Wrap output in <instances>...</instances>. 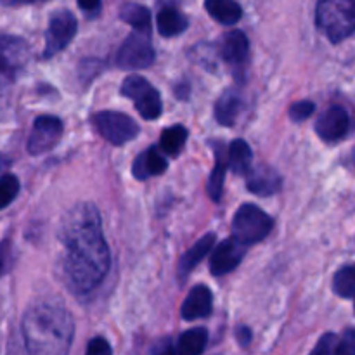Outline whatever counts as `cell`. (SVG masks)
<instances>
[{
    "label": "cell",
    "mask_w": 355,
    "mask_h": 355,
    "mask_svg": "<svg viewBox=\"0 0 355 355\" xmlns=\"http://www.w3.org/2000/svg\"><path fill=\"white\" fill-rule=\"evenodd\" d=\"M252 162H253V153L252 148L246 141L238 139V141L232 142L229 146V168L236 173V175H245L252 170Z\"/></svg>",
    "instance_id": "44dd1931"
},
{
    "label": "cell",
    "mask_w": 355,
    "mask_h": 355,
    "mask_svg": "<svg viewBox=\"0 0 355 355\" xmlns=\"http://www.w3.org/2000/svg\"><path fill=\"white\" fill-rule=\"evenodd\" d=\"M10 259H12V248H10V241L0 243V276L9 270Z\"/></svg>",
    "instance_id": "1f68e13d"
},
{
    "label": "cell",
    "mask_w": 355,
    "mask_h": 355,
    "mask_svg": "<svg viewBox=\"0 0 355 355\" xmlns=\"http://www.w3.org/2000/svg\"><path fill=\"white\" fill-rule=\"evenodd\" d=\"M166 159L163 158L162 153L156 148L148 149L142 155L137 156V159L134 162V166H132V173H134L135 179L144 180L148 177L159 175L166 170Z\"/></svg>",
    "instance_id": "2e32d148"
},
{
    "label": "cell",
    "mask_w": 355,
    "mask_h": 355,
    "mask_svg": "<svg viewBox=\"0 0 355 355\" xmlns=\"http://www.w3.org/2000/svg\"><path fill=\"white\" fill-rule=\"evenodd\" d=\"M211 246H215V234H207L200 239L198 243H194V246H191L186 253L180 259L179 267H177V272H179L180 279H186L187 274L191 270L196 269L201 263V260L210 253Z\"/></svg>",
    "instance_id": "9a60e30c"
},
{
    "label": "cell",
    "mask_w": 355,
    "mask_h": 355,
    "mask_svg": "<svg viewBox=\"0 0 355 355\" xmlns=\"http://www.w3.org/2000/svg\"><path fill=\"white\" fill-rule=\"evenodd\" d=\"M155 62L151 31L134 30L123 42L116 55V64L123 69H144Z\"/></svg>",
    "instance_id": "8992f818"
},
{
    "label": "cell",
    "mask_w": 355,
    "mask_h": 355,
    "mask_svg": "<svg viewBox=\"0 0 355 355\" xmlns=\"http://www.w3.org/2000/svg\"><path fill=\"white\" fill-rule=\"evenodd\" d=\"M245 253L246 245H243L241 241H238L236 238L224 239L215 248L214 255L210 259L211 274L214 276H225V274H229L241 263Z\"/></svg>",
    "instance_id": "8fae6325"
},
{
    "label": "cell",
    "mask_w": 355,
    "mask_h": 355,
    "mask_svg": "<svg viewBox=\"0 0 355 355\" xmlns=\"http://www.w3.org/2000/svg\"><path fill=\"white\" fill-rule=\"evenodd\" d=\"M28 54V44L19 37H0V92L6 90L19 69H23Z\"/></svg>",
    "instance_id": "ba28073f"
},
{
    "label": "cell",
    "mask_w": 355,
    "mask_h": 355,
    "mask_svg": "<svg viewBox=\"0 0 355 355\" xmlns=\"http://www.w3.org/2000/svg\"><path fill=\"white\" fill-rule=\"evenodd\" d=\"M120 17L134 30L151 31V12L148 7L139 3H125L120 10Z\"/></svg>",
    "instance_id": "603a6c76"
},
{
    "label": "cell",
    "mask_w": 355,
    "mask_h": 355,
    "mask_svg": "<svg viewBox=\"0 0 355 355\" xmlns=\"http://www.w3.org/2000/svg\"><path fill=\"white\" fill-rule=\"evenodd\" d=\"M187 135L189 134H187V130L182 127V125H175V127H170L166 128V130H163L159 144H162V149L166 153V155L175 156L179 155L180 149H182L184 144H186Z\"/></svg>",
    "instance_id": "d4e9b609"
},
{
    "label": "cell",
    "mask_w": 355,
    "mask_h": 355,
    "mask_svg": "<svg viewBox=\"0 0 355 355\" xmlns=\"http://www.w3.org/2000/svg\"><path fill=\"white\" fill-rule=\"evenodd\" d=\"M121 94L135 104L139 114L146 120H156L162 114L163 104L159 92L142 76L132 75L125 78Z\"/></svg>",
    "instance_id": "5b68a950"
},
{
    "label": "cell",
    "mask_w": 355,
    "mask_h": 355,
    "mask_svg": "<svg viewBox=\"0 0 355 355\" xmlns=\"http://www.w3.org/2000/svg\"><path fill=\"white\" fill-rule=\"evenodd\" d=\"M6 6H21V3H35V2H45V0H0Z\"/></svg>",
    "instance_id": "d590c367"
},
{
    "label": "cell",
    "mask_w": 355,
    "mask_h": 355,
    "mask_svg": "<svg viewBox=\"0 0 355 355\" xmlns=\"http://www.w3.org/2000/svg\"><path fill=\"white\" fill-rule=\"evenodd\" d=\"M0 168H2V156H0Z\"/></svg>",
    "instance_id": "74e56055"
},
{
    "label": "cell",
    "mask_w": 355,
    "mask_h": 355,
    "mask_svg": "<svg viewBox=\"0 0 355 355\" xmlns=\"http://www.w3.org/2000/svg\"><path fill=\"white\" fill-rule=\"evenodd\" d=\"M151 355H177L175 345L170 338H162L153 345Z\"/></svg>",
    "instance_id": "d6a6232c"
},
{
    "label": "cell",
    "mask_w": 355,
    "mask_h": 355,
    "mask_svg": "<svg viewBox=\"0 0 355 355\" xmlns=\"http://www.w3.org/2000/svg\"><path fill=\"white\" fill-rule=\"evenodd\" d=\"M75 324L61 305L38 302L23 318L24 345L30 355H68Z\"/></svg>",
    "instance_id": "7a4b0ae2"
},
{
    "label": "cell",
    "mask_w": 355,
    "mask_h": 355,
    "mask_svg": "<svg viewBox=\"0 0 355 355\" xmlns=\"http://www.w3.org/2000/svg\"><path fill=\"white\" fill-rule=\"evenodd\" d=\"M333 290L342 298L355 297V266L343 267L335 274Z\"/></svg>",
    "instance_id": "484cf974"
},
{
    "label": "cell",
    "mask_w": 355,
    "mask_h": 355,
    "mask_svg": "<svg viewBox=\"0 0 355 355\" xmlns=\"http://www.w3.org/2000/svg\"><path fill=\"white\" fill-rule=\"evenodd\" d=\"M315 23L333 44L345 40L355 33V0H319Z\"/></svg>",
    "instance_id": "3957f363"
},
{
    "label": "cell",
    "mask_w": 355,
    "mask_h": 355,
    "mask_svg": "<svg viewBox=\"0 0 355 355\" xmlns=\"http://www.w3.org/2000/svg\"><path fill=\"white\" fill-rule=\"evenodd\" d=\"M99 134L113 146H123L134 141L139 134V125L128 114L118 111H101L94 116Z\"/></svg>",
    "instance_id": "52a82bcc"
},
{
    "label": "cell",
    "mask_w": 355,
    "mask_h": 355,
    "mask_svg": "<svg viewBox=\"0 0 355 355\" xmlns=\"http://www.w3.org/2000/svg\"><path fill=\"white\" fill-rule=\"evenodd\" d=\"M350 116L342 106H333L326 110L315 121V132L326 142H336L349 132Z\"/></svg>",
    "instance_id": "7c38bea8"
},
{
    "label": "cell",
    "mask_w": 355,
    "mask_h": 355,
    "mask_svg": "<svg viewBox=\"0 0 355 355\" xmlns=\"http://www.w3.org/2000/svg\"><path fill=\"white\" fill-rule=\"evenodd\" d=\"M62 130H64V127H62V121L59 118L51 116V114L38 116L33 123L30 139H28L30 155L37 156L51 151L61 141Z\"/></svg>",
    "instance_id": "30bf717a"
},
{
    "label": "cell",
    "mask_w": 355,
    "mask_h": 355,
    "mask_svg": "<svg viewBox=\"0 0 355 355\" xmlns=\"http://www.w3.org/2000/svg\"><path fill=\"white\" fill-rule=\"evenodd\" d=\"M208 342V333L205 328H193L182 333L177 342V355H201Z\"/></svg>",
    "instance_id": "7402d4cb"
},
{
    "label": "cell",
    "mask_w": 355,
    "mask_h": 355,
    "mask_svg": "<svg viewBox=\"0 0 355 355\" xmlns=\"http://www.w3.org/2000/svg\"><path fill=\"white\" fill-rule=\"evenodd\" d=\"M283 186V180H281L279 173L276 170H272L270 166L260 165L257 166L253 172H250L248 177V189L253 194H259V196H270V194H276L281 191Z\"/></svg>",
    "instance_id": "5bb4252c"
},
{
    "label": "cell",
    "mask_w": 355,
    "mask_h": 355,
    "mask_svg": "<svg viewBox=\"0 0 355 355\" xmlns=\"http://www.w3.org/2000/svg\"><path fill=\"white\" fill-rule=\"evenodd\" d=\"M315 104L312 101H298L290 107V118L293 121H304L314 113Z\"/></svg>",
    "instance_id": "83f0119b"
},
{
    "label": "cell",
    "mask_w": 355,
    "mask_h": 355,
    "mask_svg": "<svg viewBox=\"0 0 355 355\" xmlns=\"http://www.w3.org/2000/svg\"><path fill=\"white\" fill-rule=\"evenodd\" d=\"M61 239L66 246L64 272L69 286L76 293L96 290L110 270V248L97 208L90 203L73 208Z\"/></svg>",
    "instance_id": "6da1fadb"
},
{
    "label": "cell",
    "mask_w": 355,
    "mask_h": 355,
    "mask_svg": "<svg viewBox=\"0 0 355 355\" xmlns=\"http://www.w3.org/2000/svg\"><path fill=\"white\" fill-rule=\"evenodd\" d=\"M238 340L243 347H246L250 343V340H252V331H250L248 328H239L238 329Z\"/></svg>",
    "instance_id": "e575fe53"
},
{
    "label": "cell",
    "mask_w": 355,
    "mask_h": 355,
    "mask_svg": "<svg viewBox=\"0 0 355 355\" xmlns=\"http://www.w3.org/2000/svg\"><path fill=\"white\" fill-rule=\"evenodd\" d=\"M19 193V180L12 173H6L0 177V210L9 207L14 198Z\"/></svg>",
    "instance_id": "4316f807"
},
{
    "label": "cell",
    "mask_w": 355,
    "mask_h": 355,
    "mask_svg": "<svg viewBox=\"0 0 355 355\" xmlns=\"http://www.w3.org/2000/svg\"><path fill=\"white\" fill-rule=\"evenodd\" d=\"M335 355H355V329H347L336 342Z\"/></svg>",
    "instance_id": "f546056e"
},
{
    "label": "cell",
    "mask_w": 355,
    "mask_h": 355,
    "mask_svg": "<svg viewBox=\"0 0 355 355\" xmlns=\"http://www.w3.org/2000/svg\"><path fill=\"white\" fill-rule=\"evenodd\" d=\"M85 355H113V350H111V345L106 340L97 336V338L90 340L89 342Z\"/></svg>",
    "instance_id": "4dcf8cb0"
},
{
    "label": "cell",
    "mask_w": 355,
    "mask_h": 355,
    "mask_svg": "<svg viewBox=\"0 0 355 355\" xmlns=\"http://www.w3.org/2000/svg\"><path fill=\"white\" fill-rule=\"evenodd\" d=\"M208 14L220 24L231 26L243 17V9L236 0H205Z\"/></svg>",
    "instance_id": "d6986e66"
},
{
    "label": "cell",
    "mask_w": 355,
    "mask_h": 355,
    "mask_svg": "<svg viewBox=\"0 0 355 355\" xmlns=\"http://www.w3.org/2000/svg\"><path fill=\"white\" fill-rule=\"evenodd\" d=\"M350 162H352V165H354V168H355V149L352 151V156H350Z\"/></svg>",
    "instance_id": "8d00e7d4"
},
{
    "label": "cell",
    "mask_w": 355,
    "mask_h": 355,
    "mask_svg": "<svg viewBox=\"0 0 355 355\" xmlns=\"http://www.w3.org/2000/svg\"><path fill=\"white\" fill-rule=\"evenodd\" d=\"M248 38L243 31L232 30L229 33H225L224 40H222L220 54L224 58V61H227L229 64L238 66L248 55Z\"/></svg>",
    "instance_id": "e0dca14e"
},
{
    "label": "cell",
    "mask_w": 355,
    "mask_h": 355,
    "mask_svg": "<svg viewBox=\"0 0 355 355\" xmlns=\"http://www.w3.org/2000/svg\"><path fill=\"white\" fill-rule=\"evenodd\" d=\"M272 217L253 203L241 205L239 210L236 211L234 222H232L234 238L246 246L266 239L269 232L272 231Z\"/></svg>",
    "instance_id": "277c9868"
},
{
    "label": "cell",
    "mask_w": 355,
    "mask_h": 355,
    "mask_svg": "<svg viewBox=\"0 0 355 355\" xmlns=\"http://www.w3.org/2000/svg\"><path fill=\"white\" fill-rule=\"evenodd\" d=\"M211 309H214V295H211L210 288L205 284H198L189 291L180 312L186 321H196V319L208 318L211 314Z\"/></svg>",
    "instance_id": "4fadbf2b"
},
{
    "label": "cell",
    "mask_w": 355,
    "mask_h": 355,
    "mask_svg": "<svg viewBox=\"0 0 355 355\" xmlns=\"http://www.w3.org/2000/svg\"><path fill=\"white\" fill-rule=\"evenodd\" d=\"M76 30H78V21L73 12L61 9L52 14L49 19L47 31H45L44 58H52L62 49L68 47L69 42L76 35Z\"/></svg>",
    "instance_id": "9c48e42d"
},
{
    "label": "cell",
    "mask_w": 355,
    "mask_h": 355,
    "mask_svg": "<svg viewBox=\"0 0 355 355\" xmlns=\"http://www.w3.org/2000/svg\"><path fill=\"white\" fill-rule=\"evenodd\" d=\"M78 6L85 10L87 14H96L101 9V0H78Z\"/></svg>",
    "instance_id": "836d02e7"
},
{
    "label": "cell",
    "mask_w": 355,
    "mask_h": 355,
    "mask_svg": "<svg viewBox=\"0 0 355 355\" xmlns=\"http://www.w3.org/2000/svg\"><path fill=\"white\" fill-rule=\"evenodd\" d=\"M225 155L222 144L217 146L215 149V168L211 172L210 180H208V194L214 201H220L222 189H224V180H225Z\"/></svg>",
    "instance_id": "cb8c5ba5"
},
{
    "label": "cell",
    "mask_w": 355,
    "mask_h": 355,
    "mask_svg": "<svg viewBox=\"0 0 355 355\" xmlns=\"http://www.w3.org/2000/svg\"><path fill=\"white\" fill-rule=\"evenodd\" d=\"M156 24H158V31L163 37H175V35L184 33L187 30L189 21L180 10L173 9V7H163L156 17Z\"/></svg>",
    "instance_id": "ffe728a7"
},
{
    "label": "cell",
    "mask_w": 355,
    "mask_h": 355,
    "mask_svg": "<svg viewBox=\"0 0 355 355\" xmlns=\"http://www.w3.org/2000/svg\"><path fill=\"white\" fill-rule=\"evenodd\" d=\"M336 342H338V336L335 333H326L324 336H321L311 355H335Z\"/></svg>",
    "instance_id": "f1b7e54d"
},
{
    "label": "cell",
    "mask_w": 355,
    "mask_h": 355,
    "mask_svg": "<svg viewBox=\"0 0 355 355\" xmlns=\"http://www.w3.org/2000/svg\"><path fill=\"white\" fill-rule=\"evenodd\" d=\"M243 110V99L236 90H227L222 94L220 99L215 104V118L224 127H232L238 120Z\"/></svg>",
    "instance_id": "ac0fdd59"
}]
</instances>
